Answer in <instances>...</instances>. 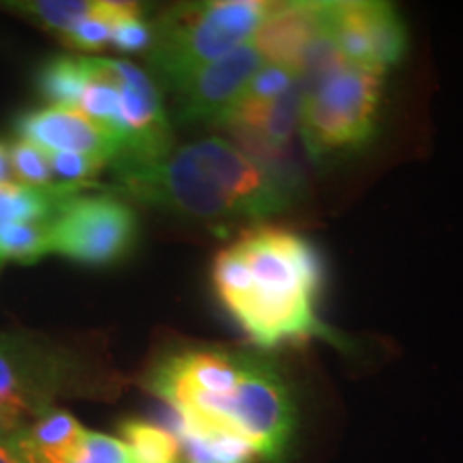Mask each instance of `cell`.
<instances>
[{
	"instance_id": "cell-1",
	"label": "cell",
	"mask_w": 463,
	"mask_h": 463,
	"mask_svg": "<svg viewBox=\"0 0 463 463\" xmlns=\"http://www.w3.org/2000/svg\"><path fill=\"white\" fill-rule=\"evenodd\" d=\"M213 283L232 317L260 347L270 350L322 333L316 316L322 264L298 234L277 228L247 232L217 253Z\"/></svg>"
},
{
	"instance_id": "cell-2",
	"label": "cell",
	"mask_w": 463,
	"mask_h": 463,
	"mask_svg": "<svg viewBox=\"0 0 463 463\" xmlns=\"http://www.w3.org/2000/svg\"><path fill=\"white\" fill-rule=\"evenodd\" d=\"M270 7L273 3L262 0H213L174 7L153 26L150 67L174 89L198 69L251 43Z\"/></svg>"
},
{
	"instance_id": "cell-3",
	"label": "cell",
	"mask_w": 463,
	"mask_h": 463,
	"mask_svg": "<svg viewBox=\"0 0 463 463\" xmlns=\"http://www.w3.org/2000/svg\"><path fill=\"white\" fill-rule=\"evenodd\" d=\"M384 71L345 65L303 97L300 133L311 157L326 159L361 148L378 123Z\"/></svg>"
},
{
	"instance_id": "cell-4",
	"label": "cell",
	"mask_w": 463,
	"mask_h": 463,
	"mask_svg": "<svg viewBox=\"0 0 463 463\" xmlns=\"http://www.w3.org/2000/svg\"><path fill=\"white\" fill-rule=\"evenodd\" d=\"M114 167L116 187L146 204L206 223H230L241 219L228 195L195 157L191 144L172 148L157 159L114 164Z\"/></svg>"
},
{
	"instance_id": "cell-5",
	"label": "cell",
	"mask_w": 463,
	"mask_h": 463,
	"mask_svg": "<svg viewBox=\"0 0 463 463\" xmlns=\"http://www.w3.org/2000/svg\"><path fill=\"white\" fill-rule=\"evenodd\" d=\"M228 425L256 449L260 461L288 463L297 431V408L273 364L242 356V375L228 405Z\"/></svg>"
},
{
	"instance_id": "cell-6",
	"label": "cell",
	"mask_w": 463,
	"mask_h": 463,
	"mask_svg": "<svg viewBox=\"0 0 463 463\" xmlns=\"http://www.w3.org/2000/svg\"><path fill=\"white\" fill-rule=\"evenodd\" d=\"M136 236V213L114 195L75 194L48 225L50 253L84 266L116 264L131 251Z\"/></svg>"
},
{
	"instance_id": "cell-7",
	"label": "cell",
	"mask_w": 463,
	"mask_h": 463,
	"mask_svg": "<svg viewBox=\"0 0 463 463\" xmlns=\"http://www.w3.org/2000/svg\"><path fill=\"white\" fill-rule=\"evenodd\" d=\"M191 148L241 219L277 215L292 202V191L279 174L223 137H204L191 144Z\"/></svg>"
},
{
	"instance_id": "cell-8",
	"label": "cell",
	"mask_w": 463,
	"mask_h": 463,
	"mask_svg": "<svg viewBox=\"0 0 463 463\" xmlns=\"http://www.w3.org/2000/svg\"><path fill=\"white\" fill-rule=\"evenodd\" d=\"M328 33L347 65L380 69L384 73L402 61L408 45L397 11L389 3L373 0L333 3Z\"/></svg>"
},
{
	"instance_id": "cell-9",
	"label": "cell",
	"mask_w": 463,
	"mask_h": 463,
	"mask_svg": "<svg viewBox=\"0 0 463 463\" xmlns=\"http://www.w3.org/2000/svg\"><path fill=\"white\" fill-rule=\"evenodd\" d=\"M120 95V155L112 164H140L172 150L170 120L150 78L129 61L108 58Z\"/></svg>"
},
{
	"instance_id": "cell-10",
	"label": "cell",
	"mask_w": 463,
	"mask_h": 463,
	"mask_svg": "<svg viewBox=\"0 0 463 463\" xmlns=\"http://www.w3.org/2000/svg\"><path fill=\"white\" fill-rule=\"evenodd\" d=\"M242 375V354L191 350L165 358L150 375V391L174 412H194L208 399L230 397Z\"/></svg>"
},
{
	"instance_id": "cell-11",
	"label": "cell",
	"mask_w": 463,
	"mask_h": 463,
	"mask_svg": "<svg viewBox=\"0 0 463 463\" xmlns=\"http://www.w3.org/2000/svg\"><path fill=\"white\" fill-rule=\"evenodd\" d=\"M264 67V58L253 43L241 45L219 61L194 71L174 86L178 116L184 123H215L241 99L253 75Z\"/></svg>"
},
{
	"instance_id": "cell-12",
	"label": "cell",
	"mask_w": 463,
	"mask_h": 463,
	"mask_svg": "<svg viewBox=\"0 0 463 463\" xmlns=\"http://www.w3.org/2000/svg\"><path fill=\"white\" fill-rule=\"evenodd\" d=\"M333 3H279L253 34L251 43L264 65L292 69L298 75L305 56L331 26Z\"/></svg>"
},
{
	"instance_id": "cell-13",
	"label": "cell",
	"mask_w": 463,
	"mask_h": 463,
	"mask_svg": "<svg viewBox=\"0 0 463 463\" xmlns=\"http://www.w3.org/2000/svg\"><path fill=\"white\" fill-rule=\"evenodd\" d=\"M15 131L43 153H84L114 161L120 155V142L106 127L89 118L78 108L50 106L26 112L17 118Z\"/></svg>"
},
{
	"instance_id": "cell-14",
	"label": "cell",
	"mask_w": 463,
	"mask_h": 463,
	"mask_svg": "<svg viewBox=\"0 0 463 463\" xmlns=\"http://www.w3.org/2000/svg\"><path fill=\"white\" fill-rule=\"evenodd\" d=\"M84 433L73 414L48 408L15 431V442L26 463H69L78 453Z\"/></svg>"
},
{
	"instance_id": "cell-15",
	"label": "cell",
	"mask_w": 463,
	"mask_h": 463,
	"mask_svg": "<svg viewBox=\"0 0 463 463\" xmlns=\"http://www.w3.org/2000/svg\"><path fill=\"white\" fill-rule=\"evenodd\" d=\"M75 194H80V187L67 184L28 187L22 183H0V228L15 223L48 225Z\"/></svg>"
},
{
	"instance_id": "cell-16",
	"label": "cell",
	"mask_w": 463,
	"mask_h": 463,
	"mask_svg": "<svg viewBox=\"0 0 463 463\" xmlns=\"http://www.w3.org/2000/svg\"><path fill=\"white\" fill-rule=\"evenodd\" d=\"M90 75V58L58 56L42 67L37 75V89L52 106L78 108Z\"/></svg>"
},
{
	"instance_id": "cell-17",
	"label": "cell",
	"mask_w": 463,
	"mask_h": 463,
	"mask_svg": "<svg viewBox=\"0 0 463 463\" xmlns=\"http://www.w3.org/2000/svg\"><path fill=\"white\" fill-rule=\"evenodd\" d=\"M123 442L129 447L136 463H178L181 442L176 433L146 420H125L120 425Z\"/></svg>"
},
{
	"instance_id": "cell-18",
	"label": "cell",
	"mask_w": 463,
	"mask_h": 463,
	"mask_svg": "<svg viewBox=\"0 0 463 463\" xmlns=\"http://www.w3.org/2000/svg\"><path fill=\"white\" fill-rule=\"evenodd\" d=\"M133 3H112V0H97L92 3L90 14L80 20L71 31L61 34L62 42L71 48L80 50H97L109 43L112 39V28L120 17L136 9Z\"/></svg>"
},
{
	"instance_id": "cell-19",
	"label": "cell",
	"mask_w": 463,
	"mask_h": 463,
	"mask_svg": "<svg viewBox=\"0 0 463 463\" xmlns=\"http://www.w3.org/2000/svg\"><path fill=\"white\" fill-rule=\"evenodd\" d=\"M48 225H3V228H0V262L33 264L37 262V260H42L45 253H50Z\"/></svg>"
},
{
	"instance_id": "cell-20",
	"label": "cell",
	"mask_w": 463,
	"mask_h": 463,
	"mask_svg": "<svg viewBox=\"0 0 463 463\" xmlns=\"http://www.w3.org/2000/svg\"><path fill=\"white\" fill-rule=\"evenodd\" d=\"M7 7H14L17 14L31 15L43 26L65 34L90 14L92 3L90 0H28V3H9Z\"/></svg>"
},
{
	"instance_id": "cell-21",
	"label": "cell",
	"mask_w": 463,
	"mask_h": 463,
	"mask_svg": "<svg viewBox=\"0 0 463 463\" xmlns=\"http://www.w3.org/2000/svg\"><path fill=\"white\" fill-rule=\"evenodd\" d=\"M9 159L14 167L15 178L28 187H52L54 176H52L48 155L42 148L26 140H15L9 144Z\"/></svg>"
},
{
	"instance_id": "cell-22",
	"label": "cell",
	"mask_w": 463,
	"mask_h": 463,
	"mask_svg": "<svg viewBox=\"0 0 463 463\" xmlns=\"http://www.w3.org/2000/svg\"><path fill=\"white\" fill-rule=\"evenodd\" d=\"M50 161L52 176L56 184H67V187H84L92 178L103 170V165L109 164L103 157L84 153H45Z\"/></svg>"
},
{
	"instance_id": "cell-23",
	"label": "cell",
	"mask_w": 463,
	"mask_h": 463,
	"mask_svg": "<svg viewBox=\"0 0 463 463\" xmlns=\"http://www.w3.org/2000/svg\"><path fill=\"white\" fill-rule=\"evenodd\" d=\"M69 463H136L123 439L106 433L86 431L78 453Z\"/></svg>"
},
{
	"instance_id": "cell-24",
	"label": "cell",
	"mask_w": 463,
	"mask_h": 463,
	"mask_svg": "<svg viewBox=\"0 0 463 463\" xmlns=\"http://www.w3.org/2000/svg\"><path fill=\"white\" fill-rule=\"evenodd\" d=\"M297 82L298 75L294 73L292 69L264 65L256 75H253V80L247 84V89L242 90L241 97L256 101H275Z\"/></svg>"
},
{
	"instance_id": "cell-25",
	"label": "cell",
	"mask_w": 463,
	"mask_h": 463,
	"mask_svg": "<svg viewBox=\"0 0 463 463\" xmlns=\"http://www.w3.org/2000/svg\"><path fill=\"white\" fill-rule=\"evenodd\" d=\"M109 43H114L120 52H140L153 45V26L144 20L140 7L116 22Z\"/></svg>"
},
{
	"instance_id": "cell-26",
	"label": "cell",
	"mask_w": 463,
	"mask_h": 463,
	"mask_svg": "<svg viewBox=\"0 0 463 463\" xmlns=\"http://www.w3.org/2000/svg\"><path fill=\"white\" fill-rule=\"evenodd\" d=\"M0 463H26L15 442V433L0 438Z\"/></svg>"
},
{
	"instance_id": "cell-27",
	"label": "cell",
	"mask_w": 463,
	"mask_h": 463,
	"mask_svg": "<svg viewBox=\"0 0 463 463\" xmlns=\"http://www.w3.org/2000/svg\"><path fill=\"white\" fill-rule=\"evenodd\" d=\"M0 183H17L9 159V146L0 142Z\"/></svg>"
},
{
	"instance_id": "cell-28",
	"label": "cell",
	"mask_w": 463,
	"mask_h": 463,
	"mask_svg": "<svg viewBox=\"0 0 463 463\" xmlns=\"http://www.w3.org/2000/svg\"><path fill=\"white\" fill-rule=\"evenodd\" d=\"M17 427L14 425V420H11V416L7 414V410H5L3 402H0V438H7L11 433H15Z\"/></svg>"
}]
</instances>
